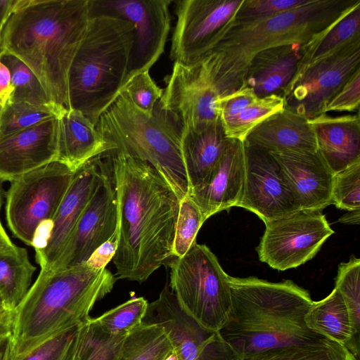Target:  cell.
<instances>
[{
	"label": "cell",
	"mask_w": 360,
	"mask_h": 360,
	"mask_svg": "<svg viewBox=\"0 0 360 360\" xmlns=\"http://www.w3.org/2000/svg\"><path fill=\"white\" fill-rule=\"evenodd\" d=\"M117 202L116 276L141 283L172 256L179 200L147 162L108 152Z\"/></svg>",
	"instance_id": "cell-1"
},
{
	"label": "cell",
	"mask_w": 360,
	"mask_h": 360,
	"mask_svg": "<svg viewBox=\"0 0 360 360\" xmlns=\"http://www.w3.org/2000/svg\"><path fill=\"white\" fill-rule=\"evenodd\" d=\"M89 20V0H26L3 28L0 53L25 63L51 103L68 109V72Z\"/></svg>",
	"instance_id": "cell-2"
},
{
	"label": "cell",
	"mask_w": 360,
	"mask_h": 360,
	"mask_svg": "<svg viewBox=\"0 0 360 360\" xmlns=\"http://www.w3.org/2000/svg\"><path fill=\"white\" fill-rule=\"evenodd\" d=\"M229 284L231 309L219 333L241 360L326 338L306 325L304 316L313 301L293 281L229 276Z\"/></svg>",
	"instance_id": "cell-3"
},
{
	"label": "cell",
	"mask_w": 360,
	"mask_h": 360,
	"mask_svg": "<svg viewBox=\"0 0 360 360\" xmlns=\"http://www.w3.org/2000/svg\"><path fill=\"white\" fill-rule=\"evenodd\" d=\"M360 5V0H310L300 7L248 22L231 20L221 30L200 62L220 96L243 87L256 54L283 44L307 45Z\"/></svg>",
	"instance_id": "cell-4"
},
{
	"label": "cell",
	"mask_w": 360,
	"mask_h": 360,
	"mask_svg": "<svg viewBox=\"0 0 360 360\" xmlns=\"http://www.w3.org/2000/svg\"><path fill=\"white\" fill-rule=\"evenodd\" d=\"M115 281L109 270L91 269L86 263L56 271L41 269L13 310V359L84 323Z\"/></svg>",
	"instance_id": "cell-5"
},
{
	"label": "cell",
	"mask_w": 360,
	"mask_h": 360,
	"mask_svg": "<svg viewBox=\"0 0 360 360\" xmlns=\"http://www.w3.org/2000/svg\"><path fill=\"white\" fill-rule=\"evenodd\" d=\"M134 41L133 25L108 15L89 16L68 78V109L96 125L125 84Z\"/></svg>",
	"instance_id": "cell-6"
},
{
	"label": "cell",
	"mask_w": 360,
	"mask_h": 360,
	"mask_svg": "<svg viewBox=\"0 0 360 360\" xmlns=\"http://www.w3.org/2000/svg\"><path fill=\"white\" fill-rule=\"evenodd\" d=\"M96 127L103 139L114 145V150L124 152L155 168L179 201L188 195L181 127L158 102L153 113L147 115L120 91Z\"/></svg>",
	"instance_id": "cell-7"
},
{
	"label": "cell",
	"mask_w": 360,
	"mask_h": 360,
	"mask_svg": "<svg viewBox=\"0 0 360 360\" xmlns=\"http://www.w3.org/2000/svg\"><path fill=\"white\" fill-rule=\"evenodd\" d=\"M169 288L181 309L205 328L219 332L231 309L229 275L215 255L196 242L172 259Z\"/></svg>",
	"instance_id": "cell-8"
},
{
	"label": "cell",
	"mask_w": 360,
	"mask_h": 360,
	"mask_svg": "<svg viewBox=\"0 0 360 360\" xmlns=\"http://www.w3.org/2000/svg\"><path fill=\"white\" fill-rule=\"evenodd\" d=\"M75 172L53 161L11 181L6 219L13 235L29 246L52 221Z\"/></svg>",
	"instance_id": "cell-9"
},
{
	"label": "cell",
	"mask_w": 360,
	"mask_h": 360,
	"mask_svg": "<svg viewBox=\"0 0 360 360\" xmlns=\"http://www.w3.org/2000/svg\"><path fill=\"white\" fill-rule=\"evenodd\" d=\"M257 248L259 259L278 271L311 259L334 233L322 211L301 210L264 223Z\"/></svg>",
	"instance_id": "cell-10"
},
{
	"label": "cell",
	"mask_w": 360,
	"mask_h": 360,
	"mask_svg": "<svg viewBox=\"0 0 360 360\" xmlns=\"http://www.w3.org/2000/svg\"><path fill=\"white\" fill-rule=\"evenodd\" d=\"M360 69V38L295 76L282 97L284 108L307 120L324 110L349 77Z\"/></svg>",
	"instance_id": "cell-11"
},
{
	"label": "cell",
	"mask_w": 360,
	"mask_h": 360,
	"mask_svg": "<svg viewBox=\"0 0 360 360\" xmlns=\"http://www.w3.org/2000/svg\"><path fill=\"white\" fill-rule=\"evenodd\" d=\"M170 4L168 0H89V16L108 15L133 25L134 41L127 81L149 71L163 53L170 29Z\"/></svg>",
	"instance_id": "cell-12"
},
{
	"label": "cell",
	"mask_w": 360,
	"mask_h": 360,
	"mask_svg": "<svg viewBox=\"0 0 360 360\" xmlns=\"http://www.w3.org/2000/svg\"><path fill=\"white\" fill-rule=\"evenodd\" d=\"M143 322L165 330L180 360H241L219 332L205 328L181 309L168 283L148 303Z\"/></svg>",
	"instance_id": "cell-13"
},
{
	"label": "cell",
	"mask_w": 360,
	"mask_h": 360,
	"mask_svg": "<svg viewBox=\"0 0 360 360\" xmlns=\"http://www.w3.org/2000/svg\"><path fill=\"white\" fill-rule=\"evenodd\" d=\"M98 156L75 171L52 221L36 237L33 248L41 269L52 271L65 250L86 204L98 186L104 165Z\"/></svg>",
	"instance_id": "cell-14"
},
{
	"label": "cell",
	"mask_w": 360,
	"mask_h": 360,
	"mask_svg": "<svg viewBox=\"0 0 360 360\" xmlns=\"http://www.w3.org/2000/svg\"><path fill=\"white\" fill-rule=\"evenodd\" d=\"M243 0H181L176 3L177 20L170 57L174 63L199 61L213 39L233 18Z\"/></svg>",
	"instance_id": "cell-15"
},
{
	"label": "cell",
	"mask_w": 360,
	"mask_h": 360,
	"mask_svg": "<svg viewBox=\"0 0 360 360\" xmlns=\"http://www.w3.org/2000/svg\"><path fill=\"white\" fill-rule=\"evenodd\" d=\"M220 95L200 62L174 63L158 103L181 129H198L219 119Z\"/></svg>",
	"instance_id": "cell-16"
},
{
	"label": "cell",
	"mask_w": 360,
	"mask_h": 360,
	"mask_svg": "<svg viewBox=\"0 0 360 360\" xmlns=\"http://www.w3.org/2000/svg\"><path fill=\"white\" fill-rule=\"evenodd\" d=\"M109 162H105L100 182L84 209L72 236L52 271L85 263L117 226V202Z\"/></svg>",
	"instance_id": "cell-17"
},
{
	"label": "cell",
	"mask_w": 360,
	"mask_h": 360,
	"mask_svg": "<svg viewBox=\"0 0 360 360\" xmlns=\"http://www.w3.org/2000/svg\"><path fill=\"white\" fill-rule=\"evenodd\" d=\"M244 148L245 184L237 207L255 213L264 223L299 210L280 167L270 153L245 144Z\"/></svg>",
	"instance_id": "cell-18"
},
{
	"label": "cell",
	"mask_w": 360,
	"mask_h": 360,
	"mask_svg": "<svg viewBox=\"0 0 360 360\" xmlns=\"http://www.w3.org/2000/svg\"><path fill=\"white\" fill-rule=\"evenodd\" d=\"M59 116L0 137L2 182H11L27 172L57 161Z\"/></svg>",
	"instance_id": "cell-19"
},
{
	"label": "cell",
	"mask_w": 360,
	"mask_h": 360,
	"mask_svg": "<svg viewBox=\"0 0 360 360\" xmlns=\"http://www.w3.org/2000/svg\"><path fill=\"white\" fill-rule=\"evenodd\" d=\"M278 163L299 210H319L332 204L335 174L318 152H269Z\"/></svg>",
	"instance_id": "cell-20"
},
{
	"label": "cell",
	"mask_w": 360,
	"mask_h": 360,
	"mask_svg": "<svg viewBox=\"0 0 360 360\" xmlns=\"http://www.w3.org/2000/svg\"><path fill=\"white\" fill-rule=\"evenodd\" d=\"M245 176L243 142L231 139L209 183L188 195L199 207L205 221L219 212L238 206L243 193Z\"/></svg>",
	"instance_id": "cell-21"
},
{
	"label": "cell",
	"mask_w": 360,
	"mask_h": 360,
	"mask_svg": "<svg viewBox=\"0 0 360 360\" xmlns=\"http://www.w3.org/2000/svg\"><path fill=\"white\" fill-rule=\"evenodd\" d=\"M243 143L269 152H317L315 134L309 120L285 108L254 127Z\"/></svg>",
	"instance_id": "cell-22"
},
{
	"label": "cell",
	"mask_w": 360,
	"mask_h": 360,
	"mask_svg": "<svg viewBox=\"0 0 360 360\" xmlns=\"http://www.w3.org/2000/svg\"><path fill=\"white\" fill-rule=\"evenodd\" d=\"M309 121L317 152L335 174L360 161L359 112L337 117L322 113Z\"/></svg>",
	"instance_id": "cell-23"
},
{
	"label": "cell",
	"mask_w": 360,
	"mask_h": 360,
	"mask_svg": "<svg viewBox=\"0 0 360 360\" xmlns=\"http://www.w3.org/2000/svg\"><path fill=\"white\" fill-rule=\"evenodd\" d=\"M309 44H283L259 52L248 66L243 87L251 88L258 97L282 96Z\"/></svg>",
	"instance_id": "cell-24"
},
{
	"label": "cell",
	"mask_w": 360,
	"mask_h": 360,
	"mask_svg": "<svg viewBox=\"0 0 360 360\" xmlns=\"http://www.w3.org/2000/svg\"><path fill=\"white\" fill-rule=\"evenodd\" d=\"M220 119L198 129H181V148L188 194L205 186L222 153L231 141Z\"/></svg>",
	"instance_id": "cell-25"
},
{
	"label": "cell",
	"mask_w": 360,
	"mask_h": 360,
	"mask_svg": "<svg viewBox=\"0 0 360 360\" xmlns=\"http://www.w3.org/2000/svg\"><path fill=\"white\" fill-rule=\"evenodd\" d=\"M59 161L75 172L89 160L115 150L95 124L79 111L65 108L58 117Z\"/></svg>",
	"instance_id": "cell-26"
},
{
	"label": "cell",
	"mask_w": 360,
	"mask_h": 360,
	"mask_svg": "<svg viewBox=\"0 0 360 360\" xmlns=\"http://www.w3.org/2000/svg\"><path fill=\"white\" fill-rule=\"evenodd\" d=\"M304 321L310 330L344 345L359 360V350L353 341L349 312L341 294L335 288L324 299L313 301L305 314Z\"/></svg>",
	"instance_id": "cell-27"
},
{
	"label": "cell",
	"mask_w": 360,
	"mask_h": 360,
	"mask_svg": "<svg viewBox=\"0 0 360 360\" xmlns=\"http://www.w3.org/2000/svg\"><path fill=\"white\" fill-rule=\"evenodd\" d=\"M35 271L26 248L13 244L0 250V295L8 309L13 311L24 298Z\"/></svg>",
	"instance_id": "cell-28"
},
{
	"label": "cell",
	"mask_w": 360,
	"mask_h": 360,
	"mask_svg": "<svg viewBox=\"0 0 360 360\" xmlns=\"http://www.w3.org/2000/svg\"><path fill=\"white\" fill-rule=\"evenodd\" d=\"M358 38H360V5L332 25L311 44L304 53L295 76Z\"/></svg>",
	"instance_id": "cell-29"
},
{
	"label": "cell",
	"mask_w": 360,
	"mask_h": 360,
	"mask_svg": "<svg viewBox=\"0 0 360 360\" xmlns=\"http://www.w3.org/2000/svg\"><path fill=\"white\" fill-rule=\"evenodd\" d=\"M172 349L161 326L142 322L125 336L118 360H165Z\"/></svg>",
	"instance_id": "cell-30"
},
{
	"label": "cell",
	"mask_w": 360,
	"mask_h": 360,
	"mask_svg": "<svg viewBox=\"0 0 360 360\" xmlns=\"http://www.w3.org/2000/svg\"><path fill=\"white\" fill-rule=\"evenodd\" d=\"M126 335L107 333L90 317L79 327L72 360H118Z\"/></svg>",
	"instance_id": "cell-31"
},
{
	"label": "cell",
	"mask_w": 360,
	"mask_h": 360,
	"mask_svg": "<svg viewBox=\"0 0 360 360\" xmlns=\"http://www.w3.org/2000/svg\"><path fill=\"white\" fill-rule=\"evenodd\" d=\"M247 360H359L344 345L323 338L318 342L273 349Z\"/></svg>",
	"instance_id": "cell-32"
},
{
	"label": "cell",
	"mask_w": 360,
	"mask_h": 360,
	"mask_svg": "<svg viewBox=\"0 0 360 360\" xmlns=\"http://www.w3.org/2000/svg\"><path fill=\"white\" fill-rule=\"evenodd\" d=\"M65 108L53 104L34 105L25 102L8 101L0 115V137L32 127L58 117Z\"/></svg>",
	"instance_id": "cell-33"
},
{
	"label": "cell",
	"mask_w": 360,
	"mask_h": 360,
	"mask_svg": "<svg viewBox=\"0 0 360 360\" xmlns=\"http://www.w3.org/2000/svg\"><path fill=\"white\" fill-rule=\"evenodd\" d=\"M0 61L8 68L11 73L13 91L8 101L34 105L51 103L41 83L25 63L7 53H0Z\"/></svg>",
	"instance_id": "cell-34"
},
{
	"label": "cell",
	"mask_w": 360,
	"mask_h": 360,
	"mask_svg": "<svg viewBox=\"0 0 360 360\" xmlns=\"http://www.w3.org/2000/svg\"><path fill=\"white\" fill-rule=\"evenodd\" d=\"M283 108L284 101L281 96L272 94L259 97L237 115L221 122L224 132L228 138L243 142L254 127Z\"/></svg>",
	"instance_id": "cell-35"
},
{
	"label": "cell",
	"mask_w": 360,
	"mask_h": 360,
	"mask_svg": "<svg viewBox=\"0 0 360 360\" xmlns=\"http://www.w3.org/2000/svg\"><path fill=\"white\" fill-rule=\"evenodd\" d=\"M335 288L341 294L350 317L353 341L359 350L360 333V259L352 256L338 269Z\"/></svg>",
	"instance_id": "cell-36"
},
{
	"label": "cell",
	"mask_w": 360,
	"mask_h": 360,
	"mask_svg": "<svg viewBox=\"0 0 360 360\" xmlns=\"http://www.w3.org/2000/svg\"><path fill=\"white\" fill-rule=\"evenodd\" d=\"M148 306V302L144 297L132 298L95 320L107 333L113 335H126L142 323Z\"/></svg>",
	"instance_id": "cell-37"
},
{
	"label": "cell",
	"mask_w": 360,
	"mask_h": 360,
	"mask_svg": "<svg viewBox=\"0 0 360 360\" xmlns=\"http://www.w3.org/2000/svg\"><path fill=\"white\" fill-rule=\"evenodd\" d=\"M205 222L196 203L188 196L179 201L172 256L183 257L196 242L198 231Z\"/></svg>",
	"instance_id": "cell-38"
},
{
	"label": "cell",
	"mask_w": 360,
	"mask_h": 360,
	"mask_svg": "<svg viewBox=\"0 0 360 360\" xmlns=\"http://www.w3.org/2000/svg\"><path fill=\"white\" fill-rule=\"evenodd\" d=\"M332 204L348 212L360 210V161L335 174Z\"/></svg>",
	"instance_id": "cell-39"
},
{
	"label": "cell",
	"mask_w": 360,
	"mask_h": 360,
	"mask_svg": "<svg viewBox=\"0 0 360 360\" xmlns=\"http://www.w3.org/2000/svg\"><path fill=\"white\" fill-rule=\"evenodd\" d=\"M80 326L56 335L26 354L12 360H72Z\"/></svg>",
	"instance_id": "cell-40"
},
{
	"label": "cell",
	"mask_w": 360,
	"mask_h": 360,
	"mask_svg": "<svg viewBox=\"0 0 360 360\" xmlns=\"http://www.w3.org/2000/svg\"><path fill=\"white\" fill-rule=\"evenodd\" d=\"M121 91L138 109L147 115L153 113L163 94V90L152 79L149 71L132 76L126 82Z\"/></svg>",
	"instance_id": "cell-41"
},
{
	"label": "cell",
	"mask_w": 360,
	"mask_h": 360,
	"mask_svg": "<svg viewBox=\"0 0 360 360\" xmlns=\"http://www.w3.org/2000/svg\"><path fill=\"white\" fill-rule=\"evenodd\" d=\"M310 0H243L231 20L248 22L272 17L308 4Z\"/></svg>",
	"instance_id": "cell-42"
},
{
	"label": "cell",
	"mask_w": 360,
	"mask_h": 360,
	"mask_svg": "<svg viewBox=\"0 0 360 360\" xmlns=\"http://www.w3.org/2000/svg\"><path fill=\"white\" fill-rule=\"evenodd\" d=\"M360 105V69L354 72L326 105L330 111L356 112Z\"/></svg>",
	"instance_id": "cell-43"
},
{
	"label": "cell",
	"mask_w": 360,
	"mask_h": 360,
	"mask_svg": "<svg viewBox=\"0 0 360 360\" xmlns=\"http://www.w3.org/2000/svg\"><path fill=\"white\" fill-rule=\"evenodd\" d=\"M257 98L254 91L249 87H243L220 96L217 101V110L221 122H224L235 117Z\"/></svg>",
	"instance_id": "cell-44"
},
{
	"label": "cell",
	"mask_w": 360,
	"mask_h": 360,
	"mask_svg": "<svg viewBox=\"0 0 360 360\" xmlns=\"http://www.w3.org/2000/svg\"><path fill=\"white\" fill-rule=\"evenodd\" d=\"M118 245L117 226L113 235L91 255L85 262L90 268L101 269L105 268L107 264L112 259Z\"/></svg>",
	"instance_id": "cell-45"
},
{
	"label": "cell",
	"mask_w": 360,
	"mask_h": 360,
	"mask_svg": "<svg viewBox=\"0 0 360 360\" xmlns=\"http://www.w3.org/2000/svg\"><path fill=\"white\" fill-rule=\"evenodd\" d=\"M13 91L11 77L8 68L0 61V107L3 108Z\"/></svg>",
	"instance_id": "cell-46"
},
{
	"label": "cell",
	"mask_w": 360,
	"mask_h": 360,
	"mask_svg": "<svg viewBox=\"0 0 360 360\" xmlns=\"http://www.w3.org/2000/svg\"><path fill=\"white\" fill-rule=\"evenodd\" d=\"M26 0H0V25H6L11 16L25 3Z\"/></svg>",
	"instance_id": "cell-47"
},
{
	"label": "cell",
	"mask_w": 360,
	"mask_h": 360,
	"mask_svg": "<svg viewBox=\"0 0 360 360\" xmlns=\"http://www.w3.org/2000/svg\"><path fill=\"white\" fill-rule=\"evenodd\" d=\"M13 328V311L0 314V340L11 334Z\"/></svg>",
	"instance_id": "cell-48"
},
{
	"label": "cell",
	"mask_w": 360,
	"mask_h": 360,
	"mask_svg": "<svg viewBox=\"0 0 360 360\" xmlns=\"http://www.w3.org/2000/svg\"><path fill=\"white\" fill-rule=\"evenodd\" d=\"M13 342L12 333L0 340V360L13 359Z\"/></svg>",
	"instance_id": "cell-49"
},
{
	"label": "cell",
	"mask_w": 360,
	"mask_h": 360,
	"mask_svg": "<svg viewBox=\"0 0 360 360\" xmlns=\"http://www.w3.org/2000/svg\"><path fill=\"white\" fill-rule=\"evenodd\" d=\"M360 218V210L348 212L342 216L338 221L343 224H359Z\"/></svg>",
	"instance_id": "cell-50"
},
{
	"label": "cell",
	"mask_w": 360,
	"mask_h": 360,
	"mask_svg": "<svg viewBox=\"0 0 360 360\" xmlns=\"http://www.w3.org/2000/svg\"><path fill=\"white\" fill-rule=\"evenodd\" d=\"M0 219V250L13 245Z\"/></svg>",
	"instance_id": "cell-51"
},
{
	"label": "cell",
	"mask_w": 360,
	"mask_h": 360,
	"mask_svg": "<svg viewBox=\"0 0 360 360\" xmlns=\"http://www.w3.org/2000/svg\"><path fill=\"white\" fill-rule=\"evenodd\" d=\"M165 360H180L178 354L173 349L171 353L168 355V356Z\"/></svg>",
	"instance_id": "cell-52"
},
{
	"label": "cell",
	"mask_w": 360,
	"mask_h": 360,
	"mask_svg": "<svg viewBox=\"0 0 360 360\" xmlns=\"http://www.w3.org/2000/svg\"><path fill=\"white\" fill-rule=\"evenodd\" d=\"M8 311H11V310L7 309V307L4 304V302L0 295V314H2Z\"/></svg>",
	"instance_id": "cell-53"
},
{
	"label": "cell",
	"mask_w": 360,
	"mask_h": 360,
	"mask_svg": "<svg viewBox=\"0 0 360 360\" xmlns=\"http://www.w3.org/2000/svg\"><path fill=\"white\" fill-rule=\"evenodd\" d=\"M2 181L0 180V212L1 209V205H2V186H1Z\"/></svg>",
	"instance_id": "cell-54"
},
{
	"label": "cell",
	"mask_w": 360,
	"mask_h": 360,
	"mask_svg": "<svg viewBox=\"0 0 360 360\" xmlns=\"http://www.w3.org/2000/svg\"><path fill=\"white\" fill-rule=\"evenodd\" d=\"M3 28H4V27L0 25V46H1V33H2Z\"/></svg>",
	"instance_id": "cell-55"
},
{
	"label": "cell",
	"mask_w": 360,
	"mask_h": 360,
	"mask_svg": "<svg viewBox=\"0 0 360 360\" xmlns=\"http://www.w3.org/2000/svg\"><path fill=\"white\" fill-rule=\"evenodd\" d=\"M1 110H2V108L0 107V115H1Z\"/></svg>",
	"instance_id": "cell-56"
}]
</instances>
